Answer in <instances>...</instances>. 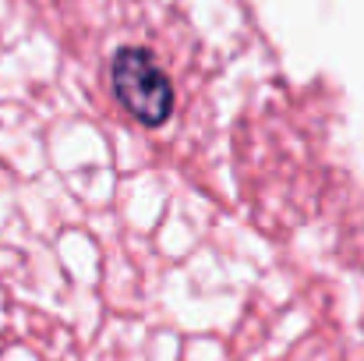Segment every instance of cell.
Segmentation results:
<instances>
[{
    "instance_id": "6da1fadb",
    "label": "cell",
    "mask_w": 364,
    "mask_h": 361,
    "mask_svg": "<svg viewBox=\"0 0 364 361\" xmlns=\"http://www.w3.org/2000/svg\"><path fill=\"white\" fill-rule=\"evenodd\" d=\"M110 82H114V96L124 110L134 120L156 127L173 114V89L163 68H156L149 57L124 50L121 57L110 64Z\"/></svg>"
}]
</instances>
